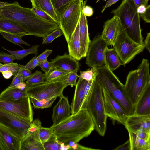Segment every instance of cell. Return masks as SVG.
<instances>
[{"mask_svg":"<svg viewBox=\"0 0 150 150\" xmlns=\"http://www.w3.org/2000/svg\"><path fill=\"white\" fill-rule=\"evenodd\" d=\"M56 38V37L53 35L51 33L47 35L46 37L43 38L42 44H48L52 42Z\"/></svg>","mask_w":150,"mask_h":150,"instance_id":"48","label":"cell"},{"mask_svg":"<svg viewBox=\"0 0 150 150\" xmlns=\"http://www.w3.org/2000/svg\"><path fill=\"white\" fill-rule=\"evenodd\" d=\"M32 7L42 10L49 15L58 25L59 18L56 13L51 0H30Z\"/></svg>","mask_w":150,"mask_h":150,"instance_id":"26","label":"cell"},{"mask_svg":"<svg viewBox=\"0 0 150 150\" xmlns=\"http://www.w3.org/2000/svg\"><path fill=\"white\" fill-rule=\"evenodd\" d=\"M79 21L74 32L67 42L69 55L77 61H79L82 58L80 50Z\"/></svg>","mask_w":150,"mask_h":150,"instance_id":"25","label":"cell"},{"mask_svg":"<svg viewBox=\"0 0 150 150\" xmlns=\"http://www.w3.org/2000/svg\"><path fill=\"white\" fill-rule=\"evenodd\" d=\"M146 9V6L141 5L138 6L137 8V11L139 15L143 13Z\"/></svg>","mask_w":150,"mask_h":150,"instance_id":"55","label":"cell"},{"mask_svg":"<svg viewBox=\"0 0 150 150\" xmlns=\"http://www.w3.org/2000/svg\"><path fill=\"white\" fill-rule=\"evenodd\" d=\"M0 18L14 21L25 29L28 35L43 38L59 28L56 23L43 20L31 8L22 7L17 1L0 8Z\"/></svg>","mask_w":150,"mask_h":150,"instance_id":"1","label":"cell"},{"mask_svg":"<svg viewBox=\"0 0 150 150\" xmlns=\"http://www.w3.org/2000/svg\"><path fill=\"white\" fill-rule=\"evenodd\" d=\"M80 73L78 76L79 79H82L87 81L92 80L94 76V72L93 67L85 71H80Z\"/></svg>","mask_w":150,"mask_h":150,"instance_id":"38","label":"cell"},{"mask_svg":"<svg viewBox=\"0 0 150 150\" xmlns=\"http://www.w3.org/2000/svg\"><path fill=\"white\" fill-rule=\"evenodd\" d=\"M119 0H108L106 2L105 5L103 7V8L101 11L103 13L105 9L113 5Z\"/></svg>","mask_w":150,"mask_h":150,"instance_id":"52","label":"cell"},{"mask_svg":"<svg viewBox=\"0 0 150 150\" xmlns=\"http://www.w3.org/2000/svg\"><path fill=\"white\" fill-rule=\"evenodd\" d=\"M148 60L143 58L138 68L128 73L124 85L127 94L134 107L147 86L150 83Z\"/></svg>","mask_w":150,"mask_h":150,"instance_id":"6","label":"cell"},{"mask_svg":"<svg viewBox=\"0 0 150 150\" xmlns=\"http://www.w3.org/2000/svg\"><path fill=\"white\" fill-rule=\"evenodd\" d=\"M108 46L101 35L96 36L89 44L86 56V64L91 67L105 65V52Z\"/></svg>","mask_w":150,"mask_h":150,"instance_id":"10","label":"cell"},{"mask_svg":"<svg viewBox=\"0 0 150 150\" xmlns=\"http://www.w3.org/2000/svg\"><path fill=\"white\" fill-rule=\"evenodd\" d=\"M135 5L137 8L141 5L146 6L149 0H133Z\"/></svg>","mask_w":150,"mask_h":150,"instance_id":"51","label":"cell"},{"mask_svg":"<svg viewBox=\"0 0 150 150\" xmlns=\"http://www.w3.org/2000/svg\"><path fill=\"white\" fill-rule=\"evenodd\" d=\"M0 31L22 38L28 35L25 29L17 22L7 18H0Z\"/></svg>","mask_w":150,"mask_h":150,"instance_id":"22","label":"cell"},{"mask_svg":"<svg viewBox=\"0 0 150 150\" xmlns=\"http://www.w3.org/2000/svg\"><path fill=\"white\" fill-rule=\"evenodd\" d=\"M73 0H51L55 11L59 18L67 7Z\"/></svg>","mask_w":150,"mask_h":150,"instance_id":"31","label":"cell"},{"mask_svg":"<svg viewBox=\"0 0 150 150\" xmlns=\"http://www.w3.org/2000/svg\"><path fill=\"white\" fill-rule=\"evenodd\" d=\"M134 114L150 115V83L147 86L135 105Z\"/></svg>","mask_w":150,"mask_h":150,"instance_id":"23","label":"cell"},{"mask_svg":"<svg viewBox=\"0 0 150 150\" xmlns=\"http://www.w3.org/2000/svg\"><path fill=\"white\" fill-rule=\"evenodd\" d=\"M104 0V1H106L107 0Z\"/></svg>","mask_w":150,"mask_h":150,"instance_id":"60","label":"cell"},{"mask_svg":"<svg viewBox=\"0 0 150 150\" xmlns=\"http://www.w3.org/2000/svg\"><path fill=\"white\" fill-rule=\"evenodd\" d=\"M45 81L44 74L40 71H36L28 79L26 83L27 86H31L43 83Z\"/></svg>","mask_w":150,"mask_h":150,"instance_id":"33","label":"cell"},{"mask_svg":"<svg viewBox=\"0 0 150 150\" xmlns=\"http://www.w3.org/2000/svg\"><path fill=\"white\" fill-rule=\"evenodd\" d=\"M52 134L60 142L68 144L78 143L89 136L94 130L92 119L86 109L71 114L60 123L50 127Z\"/></svg>","mask_w":150,"mask_h":150,"instance_id":"2","label":"cell"},{"mask_svg":"<svg viewBox=\"0 0 150 150\" xmlns=\"http://www.w3.org/2000/svg\"><path fill=\"white\" fill-rule=\"evenodd\" d=\"M115 150H130V141L129 139L122 145L118 146L115 149Z\"/></svg>","mask_w":150,"mask_h":150,"instance_id":"49","label":"cell"},{"mask_svg":"<svg viewBox=\"0 0 150 150\" xmlns=\"http://www.w3.org/2000/svg\"><path fill=\"white\" fill-rule=\"evenodd\" d=\"M112 45L124 66L145 48L144 43H137L128 37L122 24Z\"/></svg>","mask_w":150,"mask_h":150,"instance_id":"7","label":"cell"},{"mask_svg":"<svg viewBox=\"0 0 150 150\" xmlns=\"http://www.w3.org/2000/svg\"><path fill=\"white\" fill-rule=\"evenodd\" d=\"M1 73L3 77L6 79L10 78L13 75V73L10 71H3Z\"/></svg>","mask_w":150,"mask_h":150,"instance_id":"54","label":"cell"},{"mask_svg":"<svg viewBox=\"0 0 150 150\" xmlns=\"http://www.w3.org/2000/svg\"><path fill=\"white\" fill-rule=\"evenodd\" d=\"M82 79H79L75 86L74 96L71 106V114L86 109L91 84Z\"/></svg>","mask_w":150,"mask_h":150,"instance_id":"14","label":"cell"},{"mask_svg":"<svg viewBox=\"0 0 150 150\" xmlns=\"http://www.w3.org/2000/svg\"><path fill=\"white\" fill-rule=\"evenodd\" d=\"M121 25L119 18L115 16L104 23L101 36L108 46L113 45Z\"/></svg>","mask_w":150,"mask_h":150,"instance_id":"17","label":"cell"},{"mask_svg":"<svg viewBox=\"0 0 150 150\" xmlns=\"http://www.w3.org/2000/svg\"><path fill=\"white\" fill-rule=\"evenodd\" d=\"M95 72L87 99L86 109L91 117L94 125V129L101 136H104L107 129V116L105 114L103 88L96 78Z\"/></svg>","mask_w":150,"mask_h":150,"instance_id":"5","label":"cell"},{"mask_svg":"<svg viewBox=\"0 0 150 150\" xmlns=\"http://www.w3.org/2000/svg\"><path fill=\"white\" fill-rule=\"evenodd\" d=\"M31 9L37 15L43 20L48 22L56 23L54 20L45 12L33 7H32Z\"/></svg>","mask_w":150,"mask_h":150,"instance_id":"40","label":"cell"},{"mask_svg":"<svg viewBox=\"0 0 150 150\" xmlns=\"http://www.w3.org/2000/svg\"><path fill=\"white\" fill-rule=\"evenodd\" d=\"M19 69L18 72L22 76L23 82L28 79L32 75L31 71L27 69L25 66L18 64Z\"/></svg>","mask_w":150,"mask_h":150,"instance_id":"39","label":"cell"},{"mask_svg":"<svg viewBox=\"0 0 150 150\" xmlns=\"http://www.w3.org/2000/svg\"><path fill=\"white\" fill-rule=\"evenodd\" d=\"M145 46V48H146L150 52V32L147 33L144 42H143Z\"/></svg>","mask_w":150,"mask_h":150,"instance_id":"50","label":"cell"},{"mask_svg":"<svg viewBox=\"0 0 150 150\" xmlns=\"http://www.w3.org/2000/svg\"><path fill=\"white\" fill-rule=\"evenodd\" d=\"M100 149H95L93 148L85 147L78 144L76 150H99Z\"/></svg>","mask_w":150,"mask_h":150,"instance_id":"57","label":"cell"},{"mask_svg":"<svg viewBox=\"0 0 150 150\" xmlns=\"http://www.w3.org/2000/svg\"><path fill=\"white\" fill-rule=\"evenodd\" d=\"M127 131L129 135L130 150L150 149V141H147L139 138L130 131Z\"/></svg>","mask_w":150,"mask_h":150,"instance_id":"28","label":"cell"},{"mask_svg":"<svg viewBox=\"0 0 150 150\" xmlns=\"http://www.w3.org/2000/svg\"><path fill=\"white\" fill-rule=\"evenodd\" d=\"M26 83L23 82L18 83L14 87H16L19 89L23 90L26 88Z\"/></svg>","mask_w":150,"mask_h":150,"instance_id":"56","label":"cell"},{"mask_svg":"<svg viewBox=\"0 0 150 150\" xmlns=\"http://www.w3.org/2000/svg\"><path fill=\"white\" fill-rule=\"evenodd\" d=\"M8 4L6 2H2L0 1V8L3 7Z\"/></svg>","mask_w":150,"mask_h":150,"instance_id":"58","label":"cell"},{"mask_svg":"<svg viewBox=\"0 0 150 150\" xmlns=\"http://www.w3.org/2000/svg\"><path fill=\"white\" fill-rule=\"evenodd\" d=\"M133 0H123L120 6L112 11L117 16L126 34L135 42L143 43L140 24V17Z\"/></svg>","mask_w":150,"mask_h":150,"instance_id":"4","label":"cell"},{"mask_svg":"<svg viewBox=\"0 0 150 150\" xmlns=\"http://www.w3.org/2000/svg\"><path fill=\"white\" fill-rule=\"evenodd\" d=\"M41 126L38 118L32 122L24 137L21 140V150H45L39 134Z\"/></svg>","mask_w":150,"mask_h":150,"instance_id":"13","label":"cell"},{"mask_svg":"<svg viewBox=\"0 0 150 150\" xmlns=\"http://www.w3.org/2000/svg\"><path fill=\"white\" fill-rule=\"evenodd\" d=\"M100 0H97L96 2L97 3V2L99 1Z\"/></svg>","mask_w":150,"mask_h":150,"instance_id":"59","label":"cell"},{"mask_svg":"<svg viewBox=\"0 0 150 150\" xmlns=\"http://www.w3.org/2000/svg\"><path fill=\"white\" fill-rule=\"evenodd\" d=\"M2 36L6 40L12 43L18 45L23 47L21 44H24L27 46H30V45L23 40L21 38L16 35L10 33L1 32L0 33Z\"/></svg>","mask_w":150,"mask_h":150,"instance_id":"34","label":"cell"},{"mask_svg":"<svg viewBox=\"0 0 150 150\" xmlns=\"http://www.w3.org/2000/svg\"><path fill=\"white\" fill-rule=\"evenodd\" d=\"M19 68L18 64L16 63L3 64L0 62V72L10 71L13 73L14 76L18 73Z\"/></svg>","mask_w":150,"mask_h":150,"instance_id":"35","label":"cell"},{"mask_svg":"<svg viewBox=\"0 0 150 150\" xmlns=\"http://www.w3.org/2000/svg\"><path fill=\"white\" fill-rule=\"evenodd\" d=\"M28 97L26 88L23 90L16 87H7L0 94V99L8 101L16 102L23 100Z\"/></svg>","mask_w":150,"mask_h":150,"instance_id":"24","label":"cell"},{"mask_svg":"<svg viewBox=\"0 0 150 150\" xmlns=\"http://www.w3.org/2000/svg\"><path fill=\"white\" fill-rule=\"evenodd\" d=\"M78 71H74L69 73L65 80V83L67 85H70L71 87L76 86V81L78 78Z\"/></svg>","mask_w":150,"mask_h":150,"instance_id":"37","label":"cell"},{"mask_svg":"<svg viewBox=\"0 0 150 150\" xmlns=\"http://www.w3.org/2000/svg\"><path fill=\"white\" fill-rule=\"evenodd\" d=\"M21 142L16 133L0 123V150H20Z\"/></svg>","mask_w":150,"mask_h":150,"instance_id":"16","label":"cell"},{"mask_svg":"<svg viewBox=\"0 0 150 150\" xmlns=\"http://www.w3.org/2000/svg\"><path fill=\"white\" fill-rule=\"evenodd\" d=\"M51 33L56 38L61 36L63 33L59 28H57L51 32Z\"/></svg>","mask_w":150,"mask_h":150,"instance_id":"53","label":"cell"},{"mask_svg":"<svg viewBox=\"0 0 150 150\" xmlns=\"http://www.w3.org/2000/svg\"><path fill=\"white\" fill-rule=\"evenodd\" d=\"M52 52V50L46 49L42 54L37 57V59L39 62L47 60V57Z\"/></svg>","mask_w":150,"mask_h":150,"instance_id":"44","label":"cell"},{"mask_svg":"<svg viewBox=\"0 0 150 150\" xmlns=\"http://www.w3.org/2000/svg\"><path fill=\"white\" fill-rule=\"evenodd\" d=\"M50 62L53 67L69 73L78 71L80 68L78 61L66 54L57 56Z\"/></svg>","mask_w":150,"mask_h":150,"instance_id":"20","label":"cell"},{"mask_svg":"<svg viewBox=\"0 0 150 150\" xmlns=\"http://www.w3.org/2000/svg\"><path fill=\"white\" fill-rule=\"evenodd\" d=\"M65 79L54 81H45L33 85H26L28 96L39 100L43 105L46 101L51 98H60L63 96V91L68 86L65 83Z\"/></svg>","mask_w":150,"mask_h":150,"instance_id":"9","label":"cell"},{"mask_svg":"<svg viewBox=\"0 0 150 150\" xmlns=\"http://www.w3.org/2000/svg\"><path fill=\"white\" fill-rule=\"evenodd\" d=\"M86 2V0H73L59 18L58 25L67 43L79 21L81 10Z\"/></svg>","mask_w":150,"mask_h":150,"instance_id":"8","label":"cell"},{"mask_svg":"<svg viewBox=\"0 0 150 150\" xmlns=\"http://www.w3.org/2000/svg\"><path fill=\"white\" fill-rule=\"evenodd\" d=\"M103 92L106 115L124 125L128 115L118 102L103 88Z\"/></svg>","mask_w":150,"mask_h":150,"instance_id":"15","label":"cell"},{"mask_svg":"<svg viewBox=\"0 0 150 150\" xmlns=\"http://www.w3.org/2000/svg\"><path fill=\"white\" fill-rule=\"evenodd\" d=\"M16 60L14 57L10 54L3 51L0 52V62L5 64L12 63Z\"/></svg>","mask_w":150,"mask_h":150,"instance_id":"41","label":"cell"},{"mask_svg":"<svg viewBox=\"0 0 150 150\" xmlns=\"http://www.w3.org/2000/svg\"><path fill=\"white\" fill-rule=\"evenodd\" d=\"M53 107L52 120V125H56L71 115V109L68 98L63 95Z\"/></svg>","mask_w":150,"mask_h":150,"instance_id":"19","label":"cell"},{"mask_svg":"<svg viewBox=\"0 0 150 150\" xmlns=\"http://www.w3.org/2000/svg\"><path fill=\"white\" fill-rule=\"evenodd\" d=\"M124 125L127 130L132 132L141 129L150 132V115H129Z\"/></svg>","mask_w":150,"mask_h":150,"instance_id":"18","label":"cell"},{"mask_svg":"<svg viewBox=\"0 0 150 150\" xmlns=\"http://www.w3.org/2000/svg\"><path fill=\"white\" fill-rule=\"evenodd\" d=\"M105 65L113 71L123 64L114 48L108 47L105 52Z\"/></svg>","mask_w":150,"mask_h":150,"instance_id":"27","label":"cell"},{"mask_svg":"<svg viewBox=\"0 0 150 150\" xmlns=\"http://www.w3.org/2000/svg\"><path fill=\"white\" fill-rule=\"evenodd\" d=\"M141 17L146 23L150 22V5H147L146 6V9L143 14L139 15Z\"/></svg>","mask_w":150,"mask_h":150,"instance_id":"45","label":"cell"},{"mask_svg":"<svg viewBox=\"0 0 150 150\" xmlns=\"http://www.w3.org/2000/svg\"><path fill=\"white\" fill-rule=\"evenodd\" d=\"M94 67L96 78L102 87L118 102L128 116L134 114L135 107L127 94L124 85L106 65Z\"/></svg>","mask_w":150,"mask_h":150,"instance_id":"3","label":"cell"},{"mask_svg":"<svg viewBox=\"0 0 150 150\" xmlns=\"http://www.w3.org/2000/svg\"><path fill=\"white\" fill-rule=\"evenodd\" d=\"M1 32V31H0V34Z\"/></svg>","mask_w":150,"mask_h":150,"instance_id":"61","label":"cell"},{"mask_svg":"<svg viewBox=\"0 0 150 150\" xmlns=\"http://www.w3.org/2000/svg\"><path fill=\"white\" fill-rule=\"evenodd\" d=\"M32 122L0 108V123L12 130L21 140L24 137Z\"/></svg>","mask_w":150,"mask_h":150,"instance_id":"12","label":"cell"},{"mask_svg":"<svg viewBox=\"0 0 150 150\" xmlns=\"http://www.w3.org/2000/svg\"><path fill=\"white\" fill-rule=\"evenodd\" d=\"M62 142H59L53 134L44 144L45 150H60Z\"/></svg>","mask_w":150,"mask_h":150,"instance_id":"32","label":"cell"},{"mask_svg":"<svg viewBox=\"0 0 150 150\" xmlns=\"http://www.w3.org/2000/svg\"><path fill=\"white\" fill-rule=\"evenodd\" d=\"M69 73L67 72L53 67L47 74H44L45 81H54L65 80Z\"/></svg>","mask_w":150,"mask_h":150,"instance_id":"30","label":"cell"},{"mask_svg":"<svg viewBox=\"0 0 150 150\" xmlns=\"http://www.w3.org/2000/svg\"><path fill=\"white\" fill-rule=\"evenodd\" d=\"M0 108L20 118L33 121V112L30 98L13 102L0 99Z\"/></svg>","mask_w":150,"mask_h":150,"instance_id":"11","label":"cell"},{"mask_svg":"<svg viewBox=\"0 0 150 150\" xmlns=\"http://www.w3.org/2000/svg\"><path fill=\"white\" fill-rule=\"evenodd\" d=\"M38 66L41 68L42 70L44 71V74H47L53 67L51 62L47 60L39 62Z\"/></svg>","mask_w":150,"mask_h":150,"instance_id":"42","label":"cell"},{"mask_svg":"<svg viewBox=\"0 0 150 150\" xmlns=\"http://www.w3.org/2000/svg\"><path fill=\"white\" fill-rule=\"evenodd\" d=\"M83 8L81 11L79 21L80 50L82 58L86 57L91 42L89 37L87 18L83 12Z\"/></svg>","mask_w":150,"mask_h":150,"instance_id":"21","label":"cell"},{"mask_svg":"<svg viewBox=\"0 0 150 150\" xmlns=\"http://www.w3.org/2000/svg\"><path fill=\"white\" fill-rule=\"evenodd\" d=\"M82 11L86 16H91L93 13V8L88 5L85 6L83 7L82 9Z\"/></svg>","mask_w":150,"mask_h":150,"instance_id":"47","label":"cell"},{"mask_svg":"<svg viewBox=\"0 0 150 150\" xmlns=\"http://www.w3.org/2000/svg\"><path fill=\"white\" fill-rule=\"evenodd\" d=\"M23 82V81L21 76L17 73L14 76L11 84L8 87L11 88L14 87L18 83Z\"/></svg>","mask_w":150,"mask_h":150,"instance_id":"46","label":"cell"},{"mask_svg":"<svg viewBox=\"0 0 150 150\" xmlns=\"http://www.w3.org/2000/svg\"><path fill=\"white\" fill-rule=\"evenodd\" d=\"M38 62L36 56L33 57L25 65V67L30 71L33 70L35 67L38 66Z\"/></svg>","mask_w":150,"mask_h":150,"instance_id":"43","label":"cell"},{"mask_svg":"<svg viewBox=\"0 0 150 150\" xmlns=\"http://www.w3.org/2000/svg\"><path fill=\"white\" fill-rule=\"evenodd\" d=\"M39 45H34L28 49H24L16 51L7 50L2 47L3 49L8 52L9 54L13 56L16 59L21 60L23 59L28 55L30 54H34L36 56L38 53V48Z\"/></svg>","mask_w":150,"mask_h":150,"instance_id":"29","label":"cell"},{"mask_svg":"<svg viewBox=\"0 0 150 150\" xmlns=\"http://www.w3.org/2000/svg\"><path fill=\"white\" fill-rule=\"evenodd\" d=\"M50 128H46L42 126L40 128L39 134L40 139L43 144L46 142L52 134Z\"/></svg>","mask_w":150,"mask_h":150,"instance_id":"36","label":"cell"}]
</instances>
